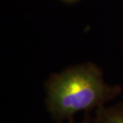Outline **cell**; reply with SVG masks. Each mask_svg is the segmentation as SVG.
Instances as JSON below:
<instances>
[{
  "mask_svg": "<svg viewBox=\"0 0 123 123\" xmlns=\"http://www.w3.org/2000/svg\"><path fill=\"white\" fill-rule=\"evenodd\" d=\"M45 92L48 114L55 122L62 123L72 121L79 112L105 106L122 90L105 82L97 66L85 63L53 74L46 81Z\"/></svg>",
  "mask_w": 123,
  "mask_h": 123,
  "instance_id": "1",
  "label": "cell"
},
{
  "mask_svg": "<svg viewBox=\"0 0 123 123\" xmlns=\"http://www.w3.org/2000/svg\"><path fill=\"white\" fill-rule=\"evenodd\" d=\"M93 120L94 123H123V102L96 110Z\"/></svg>",
  "mask_w": 123,
  "mask_h": 123,
  "instance_id": "2",
  "label": "cell"
},
{
  "mask_svg": "<svg viewBox=\"0 0 123 123\" xmlns=\"http://www.w3.org/2000/svg\"><path fill=\"white\" fill-rule=\"evenodd\" d=\"M68 123H94V120H93V116H91L90 113H86V115L82 120L79 122H74V120L68 122Z\"/></svg>",
  "mask_w": 123,
  "mask_h": 123,
  "instance_id": "3",
  "label": "cell"
}]
</instances>
